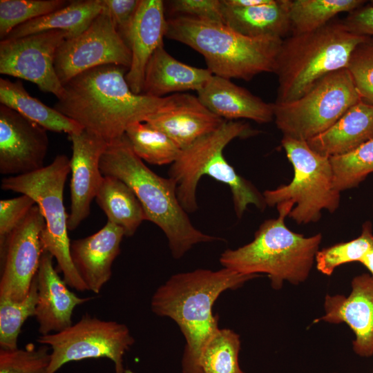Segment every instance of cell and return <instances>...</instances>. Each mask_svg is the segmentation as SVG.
<instances>
[{
    "instance_id": "25",
    "label": "cell",
    "mask_w": 373,
    "mask_h": 373,
    "mask_svg": "<svg viewBox=\"0 0 373 373\" xmlns=\"http://www.w3.org/2000/svg\"><path fill=\"white\" fill-rule=\"evenodd\" d=\"M291 1L271 0L260 6L233 8L224 5L221 0L224 23L247 37L285 39L291 32Z\"/></svg>"
},
{
    "instance_id": "33",
    "label": "cell",
    "mask_w": 373,
    "mask_h": 373,
    "mask_svg": "<svg viewBox=\"0 0 373 373\" xmlns=\"http://www.w3.org/2000/svg\"><path fill=\"white\" fill-rule=\"evenodd\" d=\"M37 301L36 276L28 295L23 300L0 299V349L12 350L18 348L21 327L29 317L35 316Z\"/></svg>"
},
{
    "instance_id": "13",
    "label": "cell",
    "mask_w": 373,
    "mask_h": 373,
    "mask_svg": "<svg viewBox=\"0 0 373 373\" xmlns=\"http://www.w3.org/2000/svg\"><path fill=\"white\" fill-rule=\"evenodd\" d=\"M69 37L66 31L51 30L1 40L0 73L31 82L59 99L64 86L55 69V58L58 48Z\"/></svg>"
},
{
    "instance_id": "32",
    "label": "cell",
    "mask_w": 373,
    "mask_h": 373,
    "mask_svg": "<svg viewBox=\"0 0 373 373\" xmlns=\"http://www.w3.org/2000/svg\"><path fill=\"white\" fill-rule=\"evenodd\" d=\"M335 189L354 188L373 172V138L356 149L329 157Z\"/></svg>"
},
{
    "instance_id": "18",
    "label": "cell",
    "mask_w": 373,
    "mask_h": 373,
    "mask_svg": "<svg viewBox=\"0 0 373 373\" xmlns=\"http://www.w3.org/2000/svg\"><path fill=\"white\" fill-rule=\"evenodd\" d=\"M224 121L198 96L181 93L166 96L162 105L145 122L164 133L182 150L218 129Z\"/></svg>"
},
{
    "instance_id": "10",
    "label": "cell",
    "mask_w": 373,
    "mask_h": 373,
    "mask_svg": "<svg viewBox=\"0 0 373 373\" xmlns=\"http://www.w3.org/2000/svg\"><path fill=\"white\" fill-rule=\"evenodd\" d=\"M361 99L345 68L327 75L294 101L273 103L274 119L283 136L307 141L330 128Z\"/></svg>"
},
{
    "instance_id": "28",
    "label": "cell",
    "mask_w": 373,
    "mask_h": 373,
    "mask_svg": "<svg viewBox=\"0 0 373 373\" xmlns=\"http://www.w3.org/2000/svg\"><path fill=\"white\" fill-rule=\"evenodd\" d=\"M95 200L108 221L121 227L124 236L131 237L146 216L133 190L121 180L103 175Z\"/></svg>"
},
{
    "instance_id": "23",
    "label": "cell",
    "mask_w": 373,
    "mask_h": 373,
    "mask_svg": "<svg viewBox=\"0 0 373 373\" xmlns=\"http://www.w3.org/2000/svg\"><path fill=\"white\" fill-rule=\"evenodd\" d=\"M213 73L182 63L160 46L149 59L146 66L142 93L154 97L187 90L199 91Z\"/></svg>"
},
{
    "instance_id": "7",
    "label": "cell",
    "mask_w": 373,
    "mask_h": 373,
    "mask_svg": "<svg viewBox=\"0 0 373 373\" xmlns=\"http://www.w3.org/2000/svg\"><path fill=\"white\" fill-rule=\"evenodd\" d=\"M368 37L350 32L343 21H330L283 39L274 72L278 81L275 103L294 101L327 75L345 68L355 48Z\"/></svg>"
},
{
    "instance_id": "19",
    "label": "cell",
    "mask_w": 373,
    "mask_h": 373,
    "mask_svg": "<svg viewBox=\"0 0 373 373\" xmlns=\"http://www.w3.org/2000/svg\"><path fill=\"white\" fill-rule=\"evenodd\" d=\"M166 30L164 1L141 0L124 39L131 53L126 80L133 93H142L146 66L154 52L164 45Z\"/></svg>"
},
{
    "instance_id": "20",
    "label": "cell",
    "mask_w": 373,
    "mask_h": 373,
    "mask_svg": "<svg viewBox=\"0 0 373 373\" xmlns=\"http://www.w3.org/2000/svg\"><path fill=\"white\" fill-rule=\"evenodd\" d=\"M52 256L43 251L36 276L38 301L35 317L41 335L59 332L73 325L75 308L92 297L77 296L68 288L52 264Z\"/></svg>"
},
{
    "instance_id": "15",
    "label": "cell",
    "mask_w": 373,
    "mask_h": 373,
    "mask_svg": "<svg viewBox=\"0 0 373 373\" xmlns=\"http://www.w3.org/2000/svg\"><path fill=\"white\" fill-rule=\"evenodd\" d=\"M48 144L45 128L1 104V174L15 176L42 169Z\"/></svg>"
},
{
    "instance_id": "21",
    "label": "cell",
    "mask_w": 373,
    "mask_h": 373,
    "mask_svg": "<svg viewBox=\"0 0 373 373\" xmlns=\"http://www.w3.org/2000/svg\"><path fill=\"white\" fill-rule=\"evenodd\" d=\"M124 236L121 227L107 221L97 232L70 241L72 261L88 290L98 294L109 281Z\"/></svg>"
},
{
    "instance_id": "17",
    "label": "cell",
    "mask_w": 373,
    "mask_h": 373,
    "mask_svg": "<svg viewBox=\"0 0 373 373\" xmlns=\"http://www.w3.org/2000/svg\"><path fill=\"white\" fill-rule=\"evenodd\" d=\"M72 142L70 159V212L68 229L74 231L90 213L103 175L99 162L108 142L100 136L83 129L68 135Z\"/></svg>"
},
{
    "instance_id": "4",
    "label": "cell",
    "mask_w": 373,
    "mask_h": 373,
    "mask_svg": "<svg viewBox=\"0 0 373 373\" xmlns=\"http://www.w3.org/2000/svg\"><path fill=\"white\" fill-rule=\"evenodd\" d=\"M166 37L201 54L214 75L249 81L262 73H274L283 39L249 37L222 23L175 16L167 19Z\"/></svg>"
},
{
    "instance_id": "27",
    "label": "cell",
    "mask_w": 373,
    "mask_h": 373,
    "mask_svg": "<svg viewBox=\"0 0 373 373\" xmlns=\"http://www.w3.org/2000/svg\"><path fill=\"white\" fill-rule=\"evenodd\" d=\"M0 103L46 131L66 133L69 135L84 129L77 122L31 96L19 80L11 82L8 79H0Z\"/></svg>"
},
{
    "instance_id": "35",
    "label": "cell",
    "mask_w": 373,
    "mask_h": 373,
    "mask_svg": "<svg viewBox=\"0 0 373 373\" xmlns=\"http://www.w3.org/2000/svg\"><path fill=\"white\" fill-rule=\"evenodd\" d=\"M69 2L66 0H1V40L18 26L59 10Z\"/></svg>"
},
{
    "instance_id": "39",
    "label": "cell",
    "mask_w": 373,
    "mask_h": 373,
    "mask_svg": "<svg viewBox=\"0 0 373 373\" xmlns=\"http://www.w3.org/2000/svg\"><path fill=\"white\" fill-rule=\"evenodd\" d=\"M169 10L176 16L224 23L221 0H173Z\"/></svg>"
},
{
    "instance_id": "36",
    "label": "cell",
    "mask_w": 373,
    "mask_h": 373,
    "mask_svg": "<svg viewBox=\"0 0 373 373\" xmlns=\"http://www.w3.org/2000/svg\"><path fill=\"white\" fill-rule=\"evenodd\" d=\"M50 362V348L45 345L35 347L32 343L24 349H0V373H47Z\"/></svg>"
},
{
    "instance_id": "11",
    "label": "cell",
    "mask_w": 373,
    "mask_h": 373,
    "mask_svg": "<svg viewBox=\"0 0 373 373\" xmlns=\"http://www.w3.org/2000/svg\"><path fill=\"white\" fill-rule=\"evenodd\" d=\"M50 348V362L47 373H56L72 361L107 358L115 373H125L123 357L135 343L128 327L113 321H104L88 314L65 329L37 339Z\"/></svg>"
},
{
    "instance_id": "34",
    "label": "cell",
    "mask_w": 373,
    "mask_h": 373,
    "mask_svg": "<svg viewBox=\"0 0 373 373\" xmlns=\"http://www.w3.org/2000/svg\"><path fill=\"white\" fill-rule=\"evenodd\" d=\"M372 244V225L367 221L356 238L319 249L315 258L316 267L322 274L329 276L342 265L360 262Z\"/></svg>"
},
{
    "instance_id": "14",
    "label": "cell",
    "mask_w": 373,
    "mask_h": 373,
    "mask_svg": "<svg viewBox=\"0 0 373 373\" xmlns=\"http://www.w3.org/2000/svg\"><path fill=\"white\" fill-rule=\"evenodd\" d=\"M44 227L41 211L35 204L8 238L0 251V299L19 301L28 295L43 253L40 234Z\"/></svg>"
},
{
    "instance_id": "43",
    "label": "cell",
    "mask_w": 373,
    "mask_h": 373,
    "mask_svg": "<svg viewBox=\"0 0 373 373\" xmlns=\"http://www.w3.org/2000/svg\"><path fill=\"white\" fill-rule=\"evenodd\" d=\"M373 277V244L360 262Z\"/></svg>"
},
{
    "instance_id": "2",
    "label": "cell",
    "mask_w": 373,
    "mask_h": 373,
    "mask_svg": "<svg viewBox=\"0 0 373 373\" xmlns=\"http://www.w3.org/2000/svg\"><path fill=\"white\" fill-rule=\"evenodd\" d=\"M258 276L224 267L216 271L198 269L173 275L157 289L151 298L152 312L174 321L185 338L182 373H202V352L220 329L218 316L213 313L219 296Z\"/></svg>"
},
{
    "instance_id": "37",
    "label": "cell",
    "mask_w": 373,
    "mask_h": 373,
    "mask_svg": "<svg viewBox=\"0 0 373 373\" xmlns=\"http://www.w3.org/2000/svg\"><path fill=\"white\" fill-rule=\"evenodd\" d=\"M345 68L361 99L373 104V37L355 48Z\"/></svg>"
},
{
    "instance_id": "6",
    "label": "cell",
    "mask_w": 373,
    "mask_h": 373,
    "mask_svg": "<svg viewBox=\"0 0 373 373\" xmlns=\"http://www.w3.org/2000/svg\"><path fill=\"white\" fill-rule=\"evenodd\" d=\"M285 213L265 220L253 240L227 249L219 259L224 268L245 275L266 274L271 287L280 289L285 282L294 285L309 276L322 240L321 233L309 237L295 233L285 224Z\"/></svg>"
},
{
    "instance_id": "8",
    "label": "cell",
    "mask_w": 373,
    "mask_h": 373,
    "mask_svg": "<svg viewBox=\"0 0 373 373\" xmlns=\"http://www.w3.org/2000/svg\"><path fill=\"white\" fill-rule=\"evenodd\" d=\"M70 172V159L57 155L48 166L32 173L3 178L1 188L32 198L41 211L45 227L40 234L43 251L56 259L57 269L68 286L79 291L88 288L75 269L70 256L68 215L64 204V189Z\"/></svg>"
},
{
    "instance_id": "5",
    "label": "cell",
    "mask_w": 373,
    "mask_h": 373,
    "mask_svg": "<svg viewBox=\"0 0 373 373\" xmlns=\"http://www.w3.org/2000/svg\"><path fill=\"white\" fill-rule=\"evenodd\" d=\"M256 133L247 123L225 120L218 129L182 150L171 166L169 175L176 183L178 200L186 213L194 212L198 208L197 187L204 175L229 186L238 218L250 204L260 210L265 208L262 194L251 182L238 174L223 155V150L233 140Z\"/></svg>"
},
{
    "instance_id": "3",
    "label": "cell",
    "mask_w": 373,
    "mask_h": 373,
    "mask_svg": "<svg viewBox=\"0 0 373 373\" xmlns=\"http://www.w3.org/2000/svg\"><path fill=\"white\" fill-rule=\"evenodd\" d=\"M99 168L103 175L115 177L133 190L146 220L165 234L174 258H182L197 244L220 240L194 227L178 200L175 182L170 177L158 175L146 166L133 152L125 134L108 143Z\"/></svg>"
},
{
    "instance_id": "1",
    "label": "cell",
    "mask_w": 373,
    "mask_h": 373,
    "mask_svg": "<svg viewBox=\"0 0 373 373\" xmlns=\"http://www.w3.org/2000/svg\"><path fill=\"white\" fill-rule=\"evenodd\" d=\"M128 70L106 64L79 74L64 85L54 108L108 143L120 138L129 126L155 113L165 99L133 93L126 80Z\"/></svg>"
},
{
    "instance_id": "22",
    "label": "cell",
    "mask_w": 373,
    "mask_h": 373,
    "mask_svg": "<svg viewBox=\"0 0 373 373\" xmlns=\"http://www.w3.org/2000/svg\"><path fill=\"white\" fill-rule=\"evenodd\" d=\"M198 93L201 102L226 121L249 119L268 123L274 119L273 103H267L229 79L213 75Z\"/></svg>"
},
{
    "instance_id": "42",
    "label": "cell",
    "mask_w": 373,
    "mask_h": 373,
    "mask_svg": "<svg viewBox=\"0 0 373 373\" xmlns=\"http://www.w3.org/2000/svg\"><path fill=\"white\" fill-rule=\"evenodd\" d=\"M271 0H222V3L229 7L250 8L267 3Z\"/></svg>"
},
{
    "instance_id": "30",
    "label": "cell",
    "mask_w": 373,
    "mask_h": 373,
    "mask_svg": "<svg viewBox=\"0 0 373 373\" xmlns=\"http://www.w3.org/2000/svg\"><path fill=\"white\" fill-rule=\"evenodd\" d=\"M125 135L133 152L141 160L152 164H172L182 151L164 133L146 122L131 124Z\"/></svg>"
},
{
    "instance_id": "40",
    "label": "cell",
    "mask_w": 373,
    "mask_h": 373,
    "mask_svg": "<svg viewBox=\"0 0 373 373\" xmlns=\"http://www.w3.org/2000/svg\"><path fill=\"white\" fill-rule=\"evenodd\" d=\"M102 1L103 8L108 12L116 30L124 39L141 0Z\"/></svg>"
},
{
    "instance_id": "26",
    "label": "cell",
    "mask_w": 373,
    "mask_h": 373,
    "mask_svg": "<svg viewBox=\"0 0 373 373\" xmlns=\"http://www.w3.org/2000/svg\"><path fill=\"white\" fill-rule=\"evenodd\" d=\"M102 0H73L66 6L33 19L14 28L4 39H12L29 35L58 30L74 37L84 31L102 12Z\"/></svg>"
},
{
    "instance_id": "9",
    "label": "cell",
    "mask_w": 373,
    "mask_h": 373,
    "mask_svg": "<svg viewBox=\"0 0 373 373\" xmlns=\"http://www.w3.org/2000/svg\"><path fill=\"white\" fill-rule=\"evenodd\" d=\"M281 144L294 169L290 183L266 190V205L276 207L298 224L316 222L323 210L334 213L340 204V193L333 184L329 157L314 151L307 141L283 137Z\"/></svg>"
},
{
    "instance_id": "29",
    "label": "cell",
    "mask_w": 373,
    "mask_h": 373,
    "mask_svg": "<svg viewBox=\"0 0 373 373\" xmlns=\"http://www.w3.org/2000/svg\"><path fill=\"white\" fill-rule=\"evenodd\" d=\"M366 2L363 0H292L289 14L291 35L319 29L338 13L351 12Z\"/></svg>"
},
{
    "instance_id": "24",
    "label": "cell",
    "mask_w": 373,
    "mask_h": 373,
    "mask_svg": "<svg viewBox=\"0 0 373 373\" xmlns=\"http://www.w3.org/2000/svg\"><path fill=\"white\" fill-rule=\"evenodd\" d=\"M373 138V104L361 99L325 131L307 141L321 155L347 153Z\"/></svg>"
},
{
    "instance_id": "16",
    "label": "cell",
    "mask_w": 373,
    "mask_h": 373,
    "mask_svg": "<svg viewBox=\"0 0 373 373\" xmlns=\"http://www.w3.org/2000/svg\"><path fill=\"white\" fill-rule=\"evenodd\" d=\"M323 309V315L314 323L346 324L354 335L352 347L355 354L373 356V277L370 274L353 278L348 296L327 294Z\"/></svg>"
},
{
    "instance_id": "38",
    "label": "cell",
    "mask_w": 373,
    "mask_h": 373,
    "mask_svg": "<svg viewBox=\"0 0 373 373\" xmlns=\"http://www.w3.org/2000/svg\"><path fill=\"white\" fill-rule=\"evenodd\" d=\"M36 204L27 195L0 200V251L15 229Z\"/></svg>"
},
{
    "instance_id": "41",
    "label": "cell",
    "mask_w": 373,
    "mask_h": 373,
    "mask_svg": "<svg viewBox=\"0 0 373 373\" xmlns=\"http://www.w3.org/2000/svg\"><path fill=\"white\" fill-rule=\"evenodd\" d=\"M343 23L354 34L373 37V1L349 12Z\"/></svg>"
},
{
    "instance_id": "12",
    "label": "cell",
    "mask_w": 373,
    "mask_h": 373,
    "mask_svg": "<svg viewBox=\"0 0 373 373\" xmlns=\"http://www.w3.org/2000/svg\"><path fill=\"white\" fill-rule=\"evenodd\" d=\"M131 53L104 8L79 35L66 39L58 48L55 69L61 83L89 69L114 64L129 68Z\"/></svg>"
},
{
    "instance_id": "31",
    "label": "cell",
    "mask_w": 373,
    "mask_h": 373,
    "mask_svg": "<svg viewBox=\"0 0 373 373\" xmlns=\"http://www.w3.org/2000/svg\"><path fill=\"white\" fill-rule=\"evenodd\" d=\"M240 345V336L236 332L219 329L202 352V373H245L238 362Z\"/></svg>"
},
{
    "instance_id": "44",
    "label": "cell",
    "mask_w": 373,
    "mask_h": 373,
    "mask_svg": "<svg viewBox=\"0 0 373 373\" xmlns=\"http://www.w3.org/2000/svg\"><path fill=\"white\" fill-rule=\"evenodd\" d=\"M334 373H336V372H334ZM373 373V372H372Z\"/></svg>"
}]
</instances>
